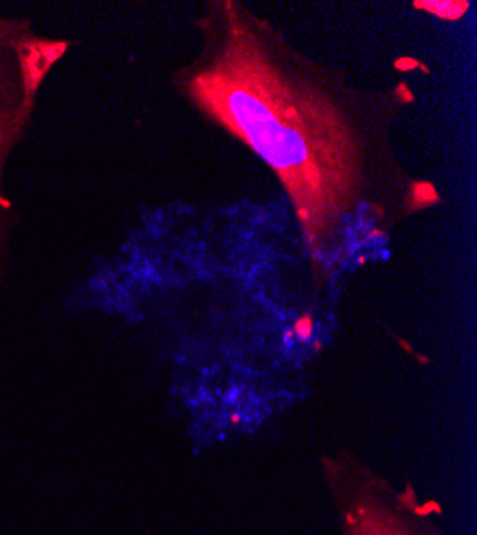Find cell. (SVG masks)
<instances>
[{
  "label": "cell",
  "instance_id": "6da1fadb",
  "mask_svg": "<svg viewBox=\"0 0 477 535\" xmlns=\"http://www.w3.org/2000/svg\"><path fill=\"white\" fill-rule=\"evenodd\" d=\"M222 15L182 90L274 169L315 257H338L357 229H372L366 212L381 214L370 199L377 148L362 111L266 24L229 3Z\"/></svg>",
  "mask_w": 477,
  "mask_h": 535
},
{
  "label": "cell",
  "instance_id": "7a4b0ae2",
  "mask_svg": "<svg viewBox=\"0 0 477 535\" xmlns=\"http://www.w3.org/2000/svg\"><path fill=\"white\" fill-rule=\"evenodd\" d=\"M69 47L67 39L39 35L26 20L0 15V285L7 281L18 225L7 171L33 124L45 77Z\"/></svg>",
  "mask_w": 477,
  "mask_h": 535
},
{
  "label": "cell",
  "instance_id": "3957f363",
  "mask_svg": "<svg viewBox=\"0 0 477 535\" xmlns=\"http://www.w3.org/2000/svg\"><path fill=\"white\" fill-rule=\"evenodd\" d=\"M413 512L424 518L428 514H443V509H441V505L436 501H428V503H424V505H415L413 507Z\"/></svg>",
  "mask_w": 477,
  "mask_h": 535
}]
</instances>
